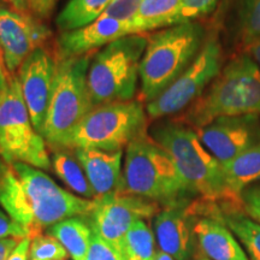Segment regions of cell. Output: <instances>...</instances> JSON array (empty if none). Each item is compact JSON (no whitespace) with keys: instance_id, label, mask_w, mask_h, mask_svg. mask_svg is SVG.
Instances as JSON below:
<instances>
[{"instance_id":"obj_1","label":"cell","mask_w":260,"mask_h":260,"mask_svg":"<svg viewBox=\"0 0 260 260\" xmlns=\"http://www.w3.org/2000/svg\"><path fill=\"white\" fill-rule=\"evenodd\" d=\"M0 206L28 236L71 217H88L95 201L77 197L24 162H0Z\"/></svg>"},{"instance_id":"obj_2","label":"cell","mask_w":260,"mask_h":260,"mask_svg":"<svg viewBox=\"0 0 260 260\" xmlns=\"http://www.w3.org/2000/svg\"><path fill=\"white\" fill-rule=\"evenodd\" d=\"M152 139L161 146L176 165L193 194L207 203H222V212H242L241 198L226 186L222 165L205 147L197 130L170 122L152 130Z\"/></svg>"},{"instance_id":"obj_3","label":"cell","mask_w":260,"mask_h":260,"mask_svg":"<svg viewBox=\"0 0 260 260\" xmlns=\"http://www.w3.org/2000/svg\"><path fill=\"white\" fill-rule=\"evenodd\" d=\"M260 115V69L240 54L220 70L184 113L183 124L200 130L220 117Z\"/></svg>"},{"instance_id":"obj_4","label":"cell","mask_w":260,"mask_h":260,"mask_svg":"<svg viewBox=\"0 0 260 260\" xmlns=\"http://www.w3.org/2000/svg\"><path fill=\"white\" fill-rule=\"evenodd\" d=\"M119 193L144 198L165 207L183 205L193 194L170 154L147 134L125 147Z\"/></svg>"},{"instance_id":"obj_5","label":"cell","mask_w":260,"mask_h":260,"mask_svg":"<svg viewBox=\"0 0 260 260\" xmlns=\"http://www.w3.org/2000/svg\"><path fill=\"white\" fill-rule=\"evenodd\" d=\"M206 39L198 22H187L155 31L148 37L140 67L142 100L151 103L193 63Z\"/></svg>"},{"instance_id":"obj_6","label":"cell","mask_w":260,"mask_h":260,"mask_svg":"<svg viewBox=\"0 0 260 260\" xmlns=\"http://www.w3.org/2000/svg\"><path fill=\"white\" fill-rule=\"evenodd\" d=\"M90 57L58 58L54 88L42 136L51 147L64 149L77 126L94 109L87 82Z\"/></svg>"},{"instance_id":"obj_7","label":"cell","mask_w":260,"mask_h":260,"mask_svg":"<svg viewBox=\"0 0 260 260\" xmlns=\"http://www.w3.org/2000/svg\"><path fill=\"white\" fill-rule=\"evenodd\" d=\"M148 37L134 34L102 48L90 60L87 82L94 106L134 100Z\"/></svg>"},{"instance_id":"obj_8","label":"cell","mask_w":260,"mask_h":260,"mask_svg":"<svg viewBox=\"0 0 260 260\" xmlns=\"http://www.w3.org/2000/svg\"><path fill=\"white\" fill-rule=\"evenodd\" d=\"M0 154L6 162L52 168L46 140L32 124L17 75L11 73L0 92Z\"/></svg>"},{"instance_id":"obj_9","label":"cell","mask_w":260,"mask_h":260,"mask_svg":"<svg viewBox=\"0 0 260 260\" xmlns=\"http://www.w3.org/2000/svg\"><path fill=\"white\" fill-rule=\"evenodd\" d=\"M147 112L140 100L95 106L77 126L64 149L121 151L147 134Z\"/></svg>"},{"instance_id":"obj_10","label":"cell","mask_w":260,"mask_h":260,"mask_svg":"<svg viewBox=\"0 0 260 260\" xmlns=\"http://www.w3.org/2000/svg\"><path fill=\"white\" fill-rule=\"evenodd\" d=\"M222 48L216 37L205 40L193 63L158 98L146 105L148 118L159 119L183 111L197 102L218 76Z\"/></svg>"},{"instance_id":"obj_11","label":"cell","mask_w":260,"mask_h":260,"mask_svg":"<svg viewBox=\"0 0 260 260\" xmlns=\"http://www.w3.org/2000/svg\"><path fill=\"white\" fill-rule=\"evenodd\" d=\"M90 213L93 232L111 245L121 254L125 234L138 220L152 218L158 214L159 204L135 195L117 191L94 200Z\"/></svg>"},{"instance_id":"obj_12","label":"cell","mask_w":260,"mask_h":260,"mask_svg":"<svg viewBox=\"0 0 260 260\" xmlns=\"http://www.w3.org/2000/svg\"><path fill=\"white\" fill-rule=\"evenodd\" d=\"M52 31L31 14H21L12 9L0 8V50L6 69L14 74L42 44Z\"/></svg>"},{"instance_id":"obj_13","label":"cell","mask_w":260,"mask_h":260,"mask_svg":"<svg viewBox=\"0 0 260 260\" xmlns=\"http://www.w3.org/2000/svg\"><path fill=\"white\" fill-rule=\"evenodd\" d=\"M56 73L57 60L44 47H39L29 54L16 74L32 124L41 135L53 93Z\"/></svg>"},{"instance_id":"obj_14","label":"cell","mask_w":260,"mask_h":260,"mask_svg":"<svg viewBox=\"0 0 260 260\" xmlns=\"http://www.w3.org/2000/svg\"><path fill=\"white\" fill-rule=\"evenodd\" d=\"M197 133L205 147L223 165L259 144L260 118L258 115L220 117Z\"/></svg>"},{"instance_id":"obj_15","label":"cell","mask_w":260,"mask_h":260,"mask_svg":"<svg viewBox=\"0 0 260 260\" xmlns=\"http://www.w3.org/2000/svg\"><path fill=\"white\" fill-rule=\"evenodd\" d=\"M134 34H138L134 21H119L102 15L89 24L60 32L57 40L58 58L87 56L96 48Z\"/></svg>"},{"instance_id":"obj_16","label":"cell","mask_w":260,"mask_h":260,"mask_svg":"<svg viewBox=\"0 0 260 260\" xmlns=\"http://www.w3.org/2000/svg\"><path fill=\"white\" fill-rule=\"evenodd\" d=\"M73 151L95 193V200L119 191L123 175V149L102 151L76 148Z\"/></svg>"},{"instance_id":"obj_17","label":"cell","mask_w":260,"mask_h":260,"mask_svg":"<svg viewBox=\"0 0 260 260\" xmlns=\"http://www.w3.org/2000/svg\"><path fill=\"white\" fill-rule=\"evenodd\" d=\"M183 205L165 207L154 217V234L161 252L175 260H188L193 249L190 219Z\"/></svg>"},{"instance_id":"obj_18","label":"cell","mask_w":260,"mask_h":260,"mask_svg":"<svg viewBox=\"0 0 260 260\" xmlns=\"http://www.w3.org/2000/svg\"><path fill=\"white\" fill-rule=\"evenodd\" d=\"M193 233L201 251L211 260H248V256L223 222L201 217L194 223Z\"/></svg>"},{"instance_id":"obj_19","label":"cell","mask_w":260,"mask_h":260,"mask_svg":"<svg viewBox=\"0 0 260 260\" xmlns=\"http://www.w3.org/2000/svg\"><path fill=\"white\" fill-rule=\"evenodd\" d=\"M50 235L59 241L74 260H84L92 241L93 229L83 217H71L47 229Z\"/></svg>"},{"instance_id":"obj_20","label":"cell","mask_w":260,"mask_h":260,"mask_svg":"<svg viewBox=\"0 0 260 260\" xmlns=\"http://www.w3.org/2000/svg\"><path fill=\"white\" fill-rule=\"evenodd\" d=\"M226 186L234 194L241 193L260 180V142L222 165Z\"/></svg>"},{"instance_id":"obj_21","label":"cell","mask_w":260,"mask_h":260,"mask_svg":"<svg viewBox=\"0 0 260 260\" xmlns=\"http://www.w3.org/2000/svg\"><path fill=\"white\" fill-rule=\"evenodd\" d=\"M180 0H144L134 18L138 34L176 24Z\"/></svg>"},{"instance_id":"obj_22","label":"cell","mask_w":260,"mask_h":260,"mask_svg":"<svg viewBox=\"0 0 260 260\" xmlns=\"http://www.w3.org/2000/svg\"><path fill=\"white\" fill-rule=\"evenodd\" d=\"M51 161L54 174L71 191L84 199L95 200V193L76 157L65 149H57L51 157Z\"/></svg>"},{"instance_id":"obj_23","label":"cell","mask_w":260,"mask_h":260,"mask_svg":"<svg viewBox=\"0 0 260 260\" xmlns=\"http://www.w3.org/2000/svg\"><path fill=\"white\" fill-rule=\"evenodd\" d=\"M113 0H69L58 14L56 24L61 32L89 24L100 17Z\"/></svg>"},{"instance_id":"obj_24","label":"cell","mask_w":260,"mask_h":260,"mask_svg":"<svg viewBox=\"0 0 260 260\" xmlns=\"http://www.w3.org/2000/svg\"><path fill=\"white\" fill-rule=\"evenodd\" d=\"M121 256L123 260L154 259V235L145 220H138L130 226L123 240Z\"/></svg>"},{"instance_id":"obj_25","label":"cell","mask_w":260,"mask_h":260,"mask_svg":"<svg viewBox=\"0 0 260 260\" xmlns=\"http://www.w3.org/2000/svg\"><path fill=\"white\" fill-rule=\"evenodd\" d=\"M220 222L226 224L245 246L251 260H260V224L247 218L243 212L223 213Z\"/></svg>"},{"instance_id":"obj_26","label":"cell","mask_w":260,"mask_h":260,"mask_svg":"<svg viewBox=\"0 0 260 260\" xmlns=\"http://www.w3.org/2000/svg\"><path fill=\"white\" fill-rule=\"evenodd\" d=\"M237 18L242 45L260 38V0H241Z\"/></svg>"},{"instance_id":"obj_27","label":"cell","mask_w":260,"mask_h":260,"mask_svg":"<svg viewBox=\"0 0 260 260\" xmlns=\"http://www.w3.org/2000/svg\"><path fill=\"white\" fill-rule=\"evenodd\" d=\"M69 255L57 239L50 235L31 237L28 260H65Z\"/></svg>"},{"instance_id":"obj_28","label":"cell","mask_w":260,"mask_h":260,"mask_svg":"<svg viewBox=\"0 0 260 260\" xmlns=\"http://www.w3.org/2000/svg\"><path fill=\"white\" fill-rule=\"evenodd\" d=\"M218 0H180L176 24L195 22V19L211 14Z\"/></svg>"},{"instance_id":"obj_29","label":"cell","mask_w":260,"mask_h":260,"mask_svg":"<svg viewBox=\"0 0 260 260\" xmlns=\"http://www.w3.org/2000/svg\"><path fill=\"white\" fill-rule=\"evenodd\" d=\"M142 2L144 0H113L103 15L119 21H134Z\"/></svg>"},{"instance_id":"obj_30","label":"cell","mask_w":260,"mask_h":260,"mask_svg":"<svg viewBox=\"0 0 260 260\" xmlns=\"http://www.w3.org/2000/svg\"><path fill=\"white\" fill-rule=\"evenodd\" d=\"M84 260H123L121 254L103 237L93 232L92 241Z\"/></svg>"},{"instance_id":"obj_31","label":"cell","mask_w":260,"mask_h":260,"mask_svg":"<svg viewBox=\"0 0 260 260\" xmlns=\"http://www.w3.org/2000/svg\"><path fill=\"white\" fill-rule=\"evenodd\" d=\"M243 210L260 224V184L246 188L241 193Z\"/></svg>"},{"instance_id":"obj_32","label":"cell","mask_w":260,"mask_h":260,"mask_svg":"<svg viewBox=\"0 0 260 260\" xmlns=\"http://www.w3.org/2000/svg\"><path fill=\"white\" fill-rule=\"evenodd\" d=\"M28 236V232L23 226L14 222L4 209L0 206V240L6 239V237H18L23 239Z\"/></svg>"},{"instance_id":"obj_33","label":"cell","mask_w":260,"mask_h":260,"mask_svg":"<svg viewBox=\"0 0 260 260\" xmlns=\"http://www.w3.org/2000/svg\"><path fill=\"white\" fill-rule=\"evenodd\" d=\"M32 16L39 19H46L51 16L57 0H28Z\"/></svg>"},{"instance_id":"obj_34","label":"cell","mask_w":260,"mask_h":260,"mask_svg":"<svg viewBox=\"0 0 260 260\" xmlns=\"http://www.w3.org/2000/svg\"><path fill=\"white\" fill-rule=\"evenodd\" d=\"M31 239L29 236L23 237L16 248L12 251L8 260H28L29 258V249H30Z\"/></svg>"},{"instance_id":"obj_35","label":"cell","mask_w":260,"mask_h":260,"mask_svg":"<svg viewBox=\"0 0 260 260\" xmlns=\"http://www.w3.org/2000/svg\"><path fill=\"white\" fill-rule=\"evenodd\" d=\"M242 53L251 58L260 69V38L242 45Z\"/></svg>"},{"instance_id":"obj_36","label":"cell","mask_w":260,"mask_h":260,"mask_svg":"<svg viewBox=\"0 0 260 260\" xmlns=\"http://www.w3.org/2000/svg\"><path fill=\"white\" fill-rule=\"evenodd\" d=\"M21 240L22 239H18V237H6V239L0 240V260H8Z\"/></svg>"},{"instance_id":"obj_37","label":"cell","mask_w":260,"mask_h":260,"mask_svg":"<svg viewBox=\"0 0 260 260\" xmlns=\"http://www.w3.org/2000/svg\"><path fill=\"white\" fill-rule=\"evenodd\" d=\"M12 10L21 14H31L28 0H6Z\"/></svg>"},{"instance_id":"obj_38","label":"cell","mask_w":260,"mask_h":260,"mask_svg":"<svg viewBox=\"0 0 260 260\" xmlns=\"http://www.w3.org/2000/svg\"><path fill=\"white\" fill-rule=\"evenodd\" d=\"M8 75H9V71L6 69L4 57H3L2 50H0V92H2V89L4 88L6 79H8Z\"/></svg>"},{"instance_id":"obj_39","label":"cell","mask_w":260,"mask_h":260,"mask_svg":"<svg viewBox=\"0 0 260 260\" xmlns=\"http://www.w3.org/2000/svg\"><path fill=\"white\" fill-rule=\"evenodd\" d=\"M153 260H175V259L169 254H167V253L160 251V252L155 253V256H154Z\"/></svg>"},{"instance_id":"obj_40","label":"cell","mask_w":260,"mask_h":260,"mask_svg":"<svg viewBox=\"0 0 260 260\" xmlns=\"http://www.w3.org/2000/svg\"><path fill=\"white\" fill-rule=\"evenodd\" d=\"M198 260H210V259L205 258V256H200V258H199V259H198Z\"/></svg>"}]
</instances>
